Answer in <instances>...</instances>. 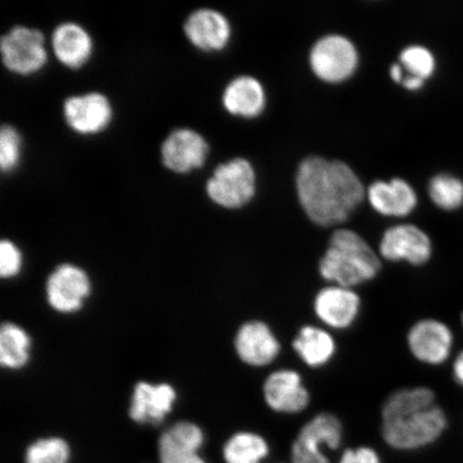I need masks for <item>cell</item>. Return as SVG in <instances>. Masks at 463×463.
Returning a JSON list of instances; mask_svg holds the SVG:
<instances>
[{"label":"cell","mask_w":463,"mask_h":463,"mask_svg":"<svg viewBox=\"0 0 463 463\" xmlns=\"http://www.w3.org/2000/svg\"><path fill=\"white\" fill-rule=\"evenodd\" d=\"M297 188L306 215L324 228L346 222L364 196L361 179L349 165L318 156L299 165Z\"/></svg>","instance_id":"cell-1"},{"label":"cell","mask_w":463,"mask_h":463,"mask_svg":"<svg viewBox=\"0 0 463 463\" xmlns=\"http://www.w3.org/2000/svg\"><path fill=\"white\" fill-rule=\"evenodd\" d=\"M380 254L355 231H335L318 262V274L328 285L355 288L372 281L382 269Z\"/></svg>","instance_id":"cell-2"},{"label":"cell","mask_w":463,"mask_h":463,"mask_svg":"<svg viewBox=\"0 0 463 463\" xmlns=\"http://www.w3.org/2000/svg\"><path fill=\"white\" fill-rule=\"evenodd\" d=\"M445 411L433 407L381 420L380 434L387 448L401 454L415 453L431 447L447 431Z\"/></svg>","instance_id":"cell-3"},{"label":"cell","mask_w":463,"mask_h":463,"mask_svg":"<svg viewBox=\"0 0 463 463\" xmlns=\"http://www.w3.org/2000/svg\"><path fill=\"white\" fill-rule=\"evenodd\" d=\"M343 421L331 412H321L299 428L289 445L291 463H335L333 453L344 449Z\"/></svg>","instance_id":"cell-4"},{"label":"cell","mask_w":463,"mask_h":463,"mask_svg":"<svg viewBox=\"0 0 463 463\" xmlns=\"http://www.w3.org/2000/svg\"><path fill=\"white\" fill-rule=\"evenodd\" d=\"M256 172L250 162L235 158L218 165L208 178L206 194L215 204L235 210L248 204L256 194Z\"/></svg>","instance_id":"cell-5"},{"label":"cell","mask_w":463,"mask_h":463,"mask_svg":"<svg viewBox=\"0 0 463 463\" xmlns=\"http://www.w3.org/2000/svg\"><path fill=\"white\" fill-rule=\"evenodd\" d=\"M4 66L17 75H33L43 71L49 55L43 33L36 28L14 26L0 42Z\"/></svg>","instance_id":"cell-6"},{"label":"cell","mask_w":463,"mask_h":463,"mask_svg":"<svg viewBox=\"0 0 463 463\" xmlns=\"http://www.w3.org/2000/svg\"><path fill=\"white\" fill-rule=\"evenodd\" d=\"M454 333L447 323L426 317L415 322L407 334L408 349L415 358L428 366H441L454 349Z\"/></svg>","instance_id":"cell-7"},{"label":"cell","mask_w":463,"mask_h":463,"mask_svg":"<svg viewBox=\"0 0 463 463\" xmlns=\"http://www.w3.org/2000/svg\"><path fill=\"white\" fill-rule=\"evenodd\" d=\"M358 54L354 44L340 34H329L314 45L310 65L317 77L329 83L343 82L355 71Z\"/></svg>","instance_id":"cell-8"},{"label":"cell","mask_w":463,"mask_h":463,"mask_svg":"<svg viewBox=\"0 0 463 463\" xmlns=\"http://www.w3.org/2000/svg\"><path fill=\"white\" fill-rule=\"evenodd\" d=\"M433 252L432 241L418 225L403 223L387 229L379 245L381 259L389 262H405L421 266L430 262Z\"/></svg>","instance_id":"cell-9"},{"label":"cell","mask_w":463,"mask_h":463,"mask_svg":"<svg viewBox=\"0 0 463 463\" xmlns=\"http://www.w3.org/2000/svg\"><path fill=\"white\" fill-rule=\"evenodd\" d=\"M362 310V298L355 288L327 285L316 294L314 312L324 327L345 331L354 326Z\"/></svg>","instance_id":"cell-10"},{"label":"cell","mask_w":463,"mask_h":463,"mask_svg":"<svg viewBox=\"0 0 463 463\" xmlns=\"http://www.w3.org/2000/svg\"><path fill=\"white\" fill-rule=\"evenodd\" d=\"M262 391L266 405L278 414L298 415L310 405V392L297 370L281 368L270 373Z\"/></svg>","instance_id":"cell-11"},{"label":"cell","mask_w":463,"mask_h":463,"mask_svg":"<svg viewBox=\"0 0 463 463\" xmlns=\"http://www.w3.org/2000/svg\"><path fill=\"white\" fill-rule=\"evenodd\" d=\"M69 128L80 136H95L108 128L113 119V107L100 92L67 98L62 107Z\"/></svg>","instance_id":"cell-12"},{"label":"cell","mask_w":463,"mask_h":463,"mask_svg":"<svg viewBox=\"0 0 463 463\" xmlns=\"http://www.w3.org/2000/svg\"><path fill=\"white\" fill-rule=\"evenodd\" d=\"M210 146L204 137L190 128L173 130L161 145L162 164L176 174L201 169L208 157Z\"/></svg>","instance_id":"cell-13"},{"label":"cell","mask_w":463,"mask_h":463,"mask_svg":"<svg viewBox=\"0 0 463 463\" xmlns=\"http://www.w3.org/2000/svg\"><path fill=\"white\" fill-rule=\"evenodd\" d=\"M236 354L248 366L263 368L273 364L281 353V344L268 323L248 321L237 331L234 340Z\"/></svg>","instance_id":"cell-14"},{"label":"cell","mask_w":463,"mask_h":463,"mask_svg":"<svg viewBox=\"0 0 463 463\" xmlns=\"http://www.w3.org/2000/svg\"><path fill=\"white\" fill-rule=\"evenodd\" d=\"M90 293L89 276L74 265L58 266L46 282V297L51 307L62 314H71L82 308Z\"/></svg>","instance_id":"cell-15"},{"label":"cell","mask_w":463,"mask_h":463,"mask_svg":"<svg viewBox=\"0 0 463 463\" xmlns=\"http://www.w3.org/2000/svg\"><path fill=\"white\" fill-rule=\"evenodd\" d=\"M189 43L203 52L222 51L228 45L232 28L222 13L210 8L194 11L184 24Z\"/></svg>","instance_id":"cell-16"},{"label":"cell","mask_w":463,"mask_h":463,"mask_svg":"<svg viewBox=\"0 0 463 463\" xmlns=\"http://www.w3.org/2000/svg\"><path fill=\"white\" fill-rule=\"evenodd\" d=\"M176 392L169 384L141 382L133 392L129 416L140 425L157 426L172 412Z\"/></svg>","instance_id":"cell-17"},{"label":"cell","mask_w":463,"mask_h":463,"mask_svg":"<svg viewBox=\"0 0 463 463\" xmlns=\"http://www.w3.org/2000/svg\"><path fill=\"white\" fill-rule=\"evenodd\" d=\"M52 48L62 66L77 71L90 61L94 52V42L82 25L66 22L54 29Z\"/></svg>","instance_id":"cell-18"},{"label":"cell","mask_w":463,"mask_h":463,"mask_svg":"<svg viewBox=\"0 0 463 463\" xmlns=\"http://www.w3.org/2000/svg\"><path fill=\"white\" fill-rule=\"evenodd\" d=\"M370 204L381 215L405 217L418 206V195L403 179L393 178L390 183L375 182L369 187Z\"/></svg>","instance_id":"cell-19"},{"label":"cell","mask_w":463,"mask_h":463,"mask_svg":"<svg viewBox=\"0 0 463 463\" xmlns=\"http://www.w3.org/2000/svg\"><path fill=\"white\" fill-rule=\"evenodd\" d=\"M292 345L299 360L310 368L326 366L337 351V344L331 331L311 324L299 328Z\"/></svg>","instance_id":"cell-20"},{"label":"cell","mask_w":463,"mask_h":463,"mask_svg":"<svg viewBox=\"0 0 463 463\" xmlns=\"http://www.w3.org/2000/svg\"><path fill=\"white\" fill-rule=\"evenodd\" d=\"M227 111L241 118H256L265 108V91L257 79L241 75L225 87L222 96Z\"/></svg>","instance_id":"cell-21"},{"label":"cell","mask_w":463,"mask_h":463,"mask_svg":"<svg viewBox=\"0 0 463 463\" xmlns=\"http://www.w3.org/2000/svg\"><path fill=\"white\" fill-rule=\"evenodd\" d=\"M271 445L262 433L240 430L225 439L222 449L223 463H269Z\"/></svg>","instance_id":"cell-22"},{"label":"cell","mask_w":463,"mask_h":463,"mask_svg":"<svg viewBox=\"0 0 463 463\" xmlns=\"http://www.w3.org/2000/svg\"><path fill=\"white\" fill-rule=\"evenodd\" d=\"M206 441L205 432L195 422L178 421L167 428L158 439V457L202 453Z\"/></svg>","instance_id":"cell-23"},{"label":"cell","mask_w":463,"mask_h":463,"mask_svg":"<svg viewBox=\"0 0 463 463\" xmlns=\"http://www.w3.org/2000/svg\"><path fill=\"white\" fill-rule=\"evenodd\" d=\"M436 393L427 386L407 387L392 392L381 408V420L433 407Z\"/></svg>","instance_id":"cell-24"},{"label":"cell","mask_w":463,"mask_h":463,"mask_svg":"<svg viewBox=\"0 0 463 463\" xmlns=\"http://www.w3.org/2000/svg\"><path fill=\"white\" fill-rule=\"evenodd\" d=\"M29 339L24 329L13 323H5L0 332V363L4 367L19 369L29 360Z\"/></svg>","instance_id":"cell-25"},{"label":"cell","mask_w":463,"mask_h":463,"mask_svg":"<svg viewBox=\"0 0 463 463\" xmlns=\"http://www.w3.org/2000/svg\"><path fill=\"white\" fill-rule=\"evenodd\" d=\"M72 449L66 439L44 437L27 445L23 463H72Z\"/></svg>","instance_id":"cell-26"},{"label":"cell","mask_w":463,"mask_h":463,"mask_svg":"<svg viewBox=\"0 0 463 463\" xmlns=\"http://www.w3.org/2000/svg\"><path fill=\"white\" fill-rule=\"evenodd\" d=\"M428 194L439 210L458 211L463 207V179L453 174H437L430 179Z\"/></svg>","instance_id":"cell-27"},{"label":"cell","mask_w":463,"mask_h":463,"mask_svg":"<svg viewBox=\"0 0 463 463\" xmlns=\"http://www.w3.org/2000/svg\"><path fill=\"white\" fill-rule=\"evenodd\" d=\"M402 67L409 75L428 80L437 71V60L430 49L422 45H411L401 54Z\"/></svg>","instance_id":"cell-28"},{"label":"cell","mask_w":463,"mask_h":463,"mask_svg":"<svg viewBox=\"0 0 463 463\" xmlns=\"http://www.w3.org/2000/svg\"><path fill=\"white\" fill-rule=\"evenodd\" d=\"M22 157V138L14 127L5 125L0 130V167L4 173L16 169Z\"/></svg>","instance_id":"cell-29"},{"label":"cell","mask_w":463,"mask_h":463,"mask_svg":"<svg viewBox=\"0 0 463 463\" xmlns=\"http://www.w3.org/2000/svg\"><path fill=\"white\" fill-rule=\"evenodd\" d=\"M335 463H384L380 451L369 444H358L339 451Z\"/></svg>","instance_id":"cell-30"},{"label":"cell","mask_w":463,"mask_h":463,"mask_svg":"<svg viewBox=\"0 0 463 463\" xmlns=\"http://www.w3.org/2000/svg\"><path fill=\"white\" fill-rule=\"evenodd\" d=\"M22 268V254L13 241L5 240L0 244V274L3 278H11Z\"/></svg>","instance_id":"cell-31"},{"label":"cell","mask_w":463,"mask_h":463,"mask_svg":"<svg viewBox=\"0 0 463 463\" xmlns=\"http://www.w3.org/2000/svg\"><path fill=\"white\" fill-rule=\"evenodd\" d=\"M158 463H210L202 453L158 457Z\"/></svg>","instance_id":"cell-32"},{"label":"cell","mask_w":463,"mask_h":463,"mask_svg":"<svg viewBox=\"0 0 463 463\" xmlns=\"http://www.w3.org/2000/svg\"><path fill=\"white\" fill-rule=\"evenodd\" d=\"M451 372L457 383L463 387V350L455 357Z\"/></svg>","instance_id":"cell-33"},{"label":"cell","mask_w":463,"mask_h":463,"mask_svg":"<svg viewBox=\"0 0 463 463\" xmlns=\"http://www.w3.org/2000/svg\"><path fill=\"white\" fill-rule=\"evenodd\" d=\"M402 84L405 89L410 90H419L425 84V80L418 77H412V75H407L403 78Z\"/></svg>","instance_id":"cell-34"},{"label":"cell","mask_w":463,"mask_h":463,"mask_svg":"<svg viewBox=\"0 0 463 463\" xmlns=\"http://www.w3.org/2000/svg\"><path fill=\"white\" fill-rule=\"evenodd\" d=\"M391 75L393 80L398 83H402L404 75H403V68L402 65H392L391 68Z\"/></svg>","instance_id":"cell-35"},{"label":"cell","mask_w":463,"mask_h":463,"mask_svg":"<svg viewBox=\"0 0 463 463\" xmlns=\"http://www.w3.org/2000/svg\"><path fill=\"white\" fill-rule=\"evenodd\" d=\"M270 463H291L289 462L288 460L286 461V460H278V461H273V462H270Z\"/></svg>","instance_id":"cell-36"},{"label":"cell","mask_w":463,"mask_h":463,"mask_svg":"<svg viewBox=\"0 0 463 463\" xmlns=\"http://www.w3.org/2000/svg\"><path fill=\"white\" fill-rule=\"evenodd\" d=\"M461 326H462V328H463V312H462V315H461Z\"/></svg>","instance_id":"cell-37"}]
</instances>
